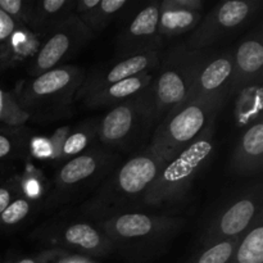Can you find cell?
Masks as SVG:
<instances>
[{
    "label": "cell",
    "mask_w": 263,
    "mask_h": 263,
    "mask_svg": "<svg viewBox=\"0 0 263 263\" xmlns=\"http://www.w3.org/2000/svg\"><path fill=\"white\" fill-rule=\"evenodd\" d=\"M117 254L130 263H145L168 251L186 221L167 213L130 212L94 222Z\"/></svg>",
    "instance_id": "obj_1"
},
{
    "label": "cell",
    "mask_w": 263,
    "mask_h": 263,
    "mask_svg": "<svg viewBox=\"0 0 263 263\" xmlns=\"http://www.w3.org/2000/svg\"><path fill=\"white\" fill-rule=\"evenodd\" d=\"M163 164L149 145L135 152L127 161L118 164L82 204V217L97 222L122 213L140 212L144 197Z\"/></svg>",
    "instance_id": "obj_2"
},
{
    "label": "cell",
    "mask_w": 263,
    "mask_h": 263,
    "mask_svg": "<svg viewBox=\"0 0 263 263\" xmlns=\"http://www.w3.org/2000/svg\"><path fill=\"white\" fill-rule=\"evenodd\" d=\"M216 151L215 127L162 166L144 197V208H170L182 202Z\"/></svg>",
    "instance_id": "obj_3"
},
{
    "label": "cell",
    "mask_w": 263,
    "mask_h": 263,
    "mask_svg": "<svg viewBox=\"0 0 263 263\" xmlns=\"http://www.w3.org/2000/svg\"><path fill=\"white\" fill-rule=\"evenodd\" d=\"M221 109V105L203 99H190L172 108L154 127L149 148L167 163L215 127Z\"/></svg>",
    "instance_id": "obj_4"
},
{
    "label": "cell",
    "mask_w": 263,
    "mask_h": 263,
    "mask_svg": "<svg viewBox=\"0 0 263 263\" xmlns=\"http://www.w3.org/2000/svg\"><path fill=\"white\" fill-rule=\"evenodd\" d=\"M87 72L76 64H63L15 85L14 95L21 107L33 116H57L76 102V95Z\"/></svg>",
    "instance_id": "obj_5"
},
{
    "label": "cell",
    "mask_w": 263,
    "mask_h": 263,
    "mask_svg": "<svg viewBox=\"0 0 263 263\" xmlns=\"http://www.w3.org/2000/svg\"><path fill=\"white\" fill-rule=\"evenodd\" d=\"M200 59L202 50H193L186 44L162 51L158 73L149 86L156 126L172 108L192 99Z\"/></svg>",
    "instance_id": "obj_6"
},
{
    "label": "cell",
    "mask_w": 263,
    "mask_h": 263,
    "mask_svg": "<svg viewBox=\"0 0 263 263\" xmlns=\"http://www.w3.org/2000/svg\"><path fill=\"white\" fill-rule=\"evenodd\" d=\"M149 86L127 102L110 108L97 120L98 141L103 148L117 154L127 153L138 151L149 138L156 127Z\"/></svg>",
    "instance_id": "obj_7"
},
{
    "label": "cell",
    "mask_w": 263,
    "mask_h": 263,
    "mask_svg": "<svg viewBox=\"0 0 263 263\" xmlns=\"http://www.w3.org/2000/svg\"><path fill=\"white\" fill-rule=\"evenodd\" d=\"M121 154L92 146L80 156L61 163L54 174L53 185L46 197V208H58L67 204L82 193L102 184L118 166Z\"/></svg>",
    "instance_id": "obj_8"
},
{
    "label": "cell",
    "mask_w": 263,
    "mask_h": 263,
    "mask_svg": "<svg viewBox=\"0 0 263 263\" xmlns=\"http://www.w3.org/2000/svg\"><path fill=\"white\" fill-rule=\"evenodd\" d=\"M262 186L247 187L234 194L205 225L200 235L202 248L241 239L262 222Z\"/></svg>",
    "instance_id": "obj_9"
},
{
    "label": "cell",
    "mask_w": 263,
    "mask_h": 263,
    "mask_svg": "<svg viewBox=\"0 0 263 263\" xmlns=\"http://www.w3.org/2000/svg\"><path fill=\"white\" fill-rule=\"evenodd\" d=\"M31 240L43 244L46 249L73 252L82 257H108L112 247L94 222L90 221H54L35 229Z\"/></svg>",
    "instance_id": "obj_10"
},
{
    "label": "cell",
    "mask_w": 263,
    "mask_h": 263,
    "mask_svg": "<svg viewBox=\"0 0 263 263\" xmlns=\"http://www.w3.org/2000/svg\"><path fill=\"white\" fill-rule=\"evenodd\" d=\"M261 5L259 0H228L220 3L200 20L186 46L193 50H204L221 43L248 25L259 12Z\"/></svg>",
    "instance_id": "obj_11"
},
{
    "label": "cell",
    "mask_w": 263,
    "mask_h": 263,
    "mask_svg": "<svg viewBox=\"0 0 263 263\" xmlns=\"http://www.w3.org/2000/svg\"><path fill=\"white\" fill-rule=\"evenodd\" d=\"M94 37L89 28L72 14L43 39L37 53L27 66L28 76H39L49 69L63 66Z\"/></svg>",
    "instance_id": "obj_12"
},
{
    "label": "cell",
    "mask_w": 263,
    "mask_h": 263,
    "mask_svg": "<svg viewBox=\"0 0 263 263\" xmlns=\"http://www.w3.org/2000/svg\"><path fill=\"white\" fill-rule=\"evenodd\" d=\"M159 3L154 2L136 13L135 17L116 37L117 59L128 58L148 51H162L163 40L158 32Z\"/></svg>",
    "instance_id": "obj_13"
},
{
    "label": "cell",
    "mask_w": 263,
    "mask_h": 263,
    "mask_svg": "<svg viewBox=\"0 0 263 263\" xmlns=\"http://www.w3.org/2000/svg\"><path fill=\"white\" fill-rule=\"evenodd\" d=\"M233 71V51L205 54L202 50L192 99H203L223 107L231 95Z\"/></svg>",
    "instance_id": "obj_14"
},
{
    "label": "cell",
    "mask_w": 263,
    "mask_h": 263,
    "mask_svg": "<svg viewBox=\"0 0 263 263\" xmlns=\"http://www.w3.org/2000/svg\"><path fill=\"white\" fill-rule=\"evenodd\" d=\"M161 53L148 51V53L138 54V55L128 57V58L117 59L115 63L98 67L90 73H86L84 84L77 91L76 102L79 99H84L89 94L99 91L109 85L123 81V80L136 76V74L152 73L158 68Z\"/></svg>",
    "instance_id": "obj_15"
},
{
    "label": "cell",
    "mask_w": 263,
    "mask_h": 263,
    "mask_svg": "<svg viewBox=\"0 0 263 263\" xmlns=\"http://www.w3.org/2000/svg\"><path fill=\"white\" fill-rule=\"evenodd\" d=\"M231 95L240 92L262 81L263 41L259 35H251L233 51Z\"/></svg>",
    "instance_id": "obj_16"
},
{
    "label": "cell",
    "mask_w": 263,
    "mask_h": 263,
    "mask_svg": "<svg viewBox=\"0 0 263 263\" xmlns=\"http://www.w3.org/2000/svg\"><path fill=\"white\" fill-rule=\"evenodd\" d=\"M76 0H28L23 25L43 40L73 14Z\"/></svg>",
    "instance_id": "obj_17"
},
{
    "label": "cell",
    "mask_w": 263,
    "mask_h": 263,
    "mask_svg": "<svg viewBox=\"0 0 263 263\" xmlns=\"http://www.w3.org/2000/svg\"><path fill=\"white\" fill-rule=\"evenodd\" d=\"M53 143V159L64 163L97 145V120H89L76 127H63L50 136Z\"/></svg>",
    "instance_id": "obj_18"
},
{
    "label": "cell",
    "mask_w": 263,
    "mask_h": 263,
    "mask_svg": "<svg viewBox=\"0 0 263 263\" xmlns=\"http://www.w3.org/2000/svg\"><path fill=\"white\" fill-rule=\"evenodd\" d=\"M263 164V122L258 120L249 126L239 139L233 157L231 171L239 176H253Z\"/></svg>",
    "instance_id": "obj_19"
},
{
    "label": "cell",
    "mask_w": 263,
    "mask_h": 263,
    "mask_svg": "<svg viewBox=\"0 0 263 263\" xmlns=\"http://www.w3.org/2000/svg\"><path fill=\"white\" fill-rule=\"evenodd\" d=\"M153 73L136 74V76L130 77V79L109 85V86L104 87L99 91L89 94L81 100L85 107L92 108V109L108 107L113 108L116 105L127 102L131 98L136 97L145 89H148V86L153 81Z\"/></svg>",
    "instance_id": "obj_20"
},
{
    "label": "cell",
    "mask_w": 263,
    "mask_h": 263,
    "mask_svg": "<svg viewBox=\"0 0 263 263\" xmlns=\"http://www.w3.org/2000/svg\"><path fill=\"white\" fill-rule=\"evenodd\" d=\"M127 5V0H76L73 14L98 36Z\"/></svg>",
    "instance_id": "obj_21"
},
{
    "label": "cell",
    "mask_w": 263,
    "mask_h": 263,
    "mask_svg": "<svg viewBox=\"0 0 263 263\" xmlns=\"http://www.w3.org/2000/svg\"><path fill=\"white\" fill-rule=\"evenodd\" d=\"M41 39L37 37L25 25H18L14 32L0 46V64L2 67H14L28 63L40 48Z\"/></svg>",
    "instance_id": "obj_22"
},
{
    "label": "cell",
    "mask_w": 263,
    "mask_h": 263,
    "mask_svg": "<svg viewBox=\"0 0 263 263\" xmlns=\"http://www.w3.org/2000/svg\"><path fill=\"white\" fill-rule=\"evenodd\" d=\"M202 20V12L161 7L159 3L158 32L162 40L177 37L194 31Z\"/></svg>",
    "instance_id": "obj_23"
},
{
    "label": "cell",
    "mask_w": 263,
    "mask_h": 263,
    "mask_svg": "<svg viewBox=\"0 0 263 263\" xmlns=\"http://www.w3.org/2000/svg\"><path fill=\"white\" fill-rule=\"evenodd\" d=\"M226 263H263V225L257 223L239 241Z\"/></svg>",
    "instance_id": "obj_24"
},
{
    "label": "cell",
    "mask_w": 263,
    "mask_h": 263,
    "mask_svg": "<svg viewBox=\"0 0 263 263\" xmlns=\"http://www.w3.org/2000/svg\"><path fill=\"white\" fill-rule=\"evenodd\" d=\"M30 120V113L21 107L14 92L0 89V123L9 128H20Z\"/></svg>",
    "instance_id": "obj_25"
},
{
    "label": "cell",
    "mask_w": 263,
    "mask_h": 263,
    "mask_svg": "<svg viewBox=\"0 0 263 263\" xmlns=\"http://www.w3.org/2000/svg\"><path fill=\"white\" fill-rule=\"evenodd\" d=\"M28 138L20 128L0 131V159L15 158L27 153Z\"/></svg>",
    "instance_id": "obj_26"
},
{
    "label": "cell",
    "mask_w": 263,
    "mask_h": 263,
    "mask_svg": "<svg viewBox=\"0 0 263 263\" xmlns=\"http://www.w3.org/2000/svg\"><path fill=\"white\" fill-rule=\"evenodd\" d=\"M240 239L222 241L215 246L205 247L190 257L186 263H226L238 247Z\"/></svg>",
    "instance_id": "obj_27"
},
{
    "label": "cell",
    "mask_w": 263,
    "mask_h": 263,
    "mask_svg": "<svg viewBox=\"0 0 263 263\" xmlns=\"http://www.w3.org/2000/svg\"><path fill=\"white\" fill-rule=\"evenodd\" d=\"M32 208V200H30L25 195L21 194L0 215V228L9 229L21 225V223L25 222L30 217Z\"/></svg>",
    "instance_id": "obj_28"
},
{
    "label": "cell",
    "mask_w": 263,
    "mask_h": 263,
    "mask_svg": "<svg viewBox=\"0 0 263 263\" xmlns=\"http://www.w3.org/2000/svg\"><path fill=\"white\" fill-rule=\"evenodd\" d=\"M27 153L32 154L39 159H53L54 148L50 138L33 136V138L28 139Z\"/></svg>",
    "instance_id": "obj_29"
},
{
    "label": "cell",
    "mask_w": 263,
    "mask_h": 263,
    "mask_svg": "<svg viewBox=\"0 0 263 263\" xmlns=\"http://www.w3.org/2000/svg\"><path fill=\"white\" fill-rule=\"evenodd\" d=\"M0 9L18 25H23L28 9V0H0Z\"/></svg>",
    "instance_id": "obj_30"
},
{
    "label": "cell",
    "mask_w": 263,
    "mask_h": 263,
    "mask_svg": "<svg viewBox=\"0 0 263 263\" xmlns=\"http://www.w3.org/2000/svg\"><path fill=\"white\" fill-rule=\"evenodd\" d=\"M22 194L20 179H10L0 186V215L17 197Z\"/></svg>",
    "instance_id": "obj_31"
},
{
    "label": "cell",
    "mask_w": 263,
    "mask_h": 263,
    "mask_svg": "<svg viewBox=\"0 0 263 263\" xmlns=\"http://www.w3.org/2000/svg\"><path fill=\"white\" fill-rule=\"evenodd\" d=\"M20 184L22 194L25 193V197L30 200L37 199L46 190V185H43L41 176H30L28 175L23 179H20Z\"/></svg>",
    "instance_id": "obj_32"
},
{
    "label": "cell",
    "mask_w": 263,
    "mask_h": 263,
    "mask_svg": "<svg viewBox=\"0 0 263 263\" xmlns=\"http://www.w3.org/2000/svg\"><path fill=\"white\" fill-rule=\"evenodd\" d=\"M57 254V249H45L33 256L12 257L5 263H50Z\"/></svg>",
    "instance_id": "obj_33"
},
{
    "label": "cell",
    "mask_w": 263,
    "mask_h": 263,
    "mask_svg": "<svg viewBox=\"0 0 263 263\" xmlns=\"http://www.w3.org/2000/svg\"><path fill=\"white\" fill-rule=\"evenodd\" d=\"M161 7L176 8L182 10H194V12H202L203 2L202 0H162Z\"/></svg>",
    "instance_id": "obj_34"
},
{
    "label": "cell",
    "mask_w": 263,
    "mask_h": 263,
    "mask_svg": "<svg viewBox=\"0 0 263 263\" xmlns=\"http://www.w3.org/2000/svg\"><path fill=\"white\" fill-rule=\"evenodd\" d=\"M18 23L13 21L8 14H5L2 9H0V46L9 39V36L17 28Z\"/></svg>",
    "instance_id": "obj_35"
},
{
    "label": "cell",
    "mask_w": 263,
    "mask_h": 263,
    "mask_svg": "<svg viewBox=\"0 0 263 263\" xmlns=\"http://www.w3.org/2000/svg\"><path fill=\"white\" fill-rule=\"evenodd\" d=\"M86 257L79 256V254L69 253V252L57 249V254L50 263H86Z\"/></svg>",
    "instance_id": "obj_36"
},
{
    "label": "cell",
    "mask_w": 263,
    "mask_h": 263,
    "mask_svg": "<svg viewBox=\"0 0 263 263\" xmlns=\"http://www.w3.org/2000/svg\"><path fill=\"white\" fill-rule=\"evenodd\" d=\"M86 263H92V262H90V261H89V259H87V262H86Z\"/></svg>",
    "instance_id": "obj_37"
},
{
    "label": "cell",
    "mask_w": 263,
    "mask_h": 263,
    "mask_svg": "<svg viewBox=\"0 0 263 263\" xmlns=\"http://www.w3.org/2000/svg\"><path fill=\"white\" fill-rule=\"evenodd\" d=\"M0 72H2V67H0Z\"/></svg>",
    "instance_id": "obj_38"
}]
</instances>
